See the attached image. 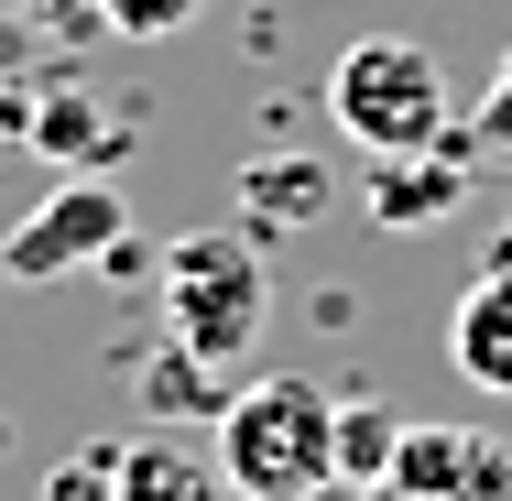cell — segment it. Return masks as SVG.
Listing matches in <instances>:
<instances>
[{
    "label": "cell",
    "instance_id": "1",
    "mask_svg": "<svg viewBox=\"0 0 512 501\" xmlns=\"http://www.w3.org/2000/svg\"><path fill=\"white\" fill-rule=\"evenodd\" d=\"M207 447H218L229 501H306L338 480V393H316L306 371L240 382L207 414Z\"/></svg>",
    "mask_w": 512,
    "mask_h": 501
},
{
    "label": "cell",
    "instance_id": "2",
    "mask_svg": "<svg viewBox=\"0 0 512 501\" xmlns=\"http://www.w3.org/2000/svg\"><path fill=\"white\" fill-rule=\"evenodd\" d=\"M153 284H164V338H175L186 360H207V371L251 360V338H262V316H273V273H262V251H251L240 229H186Z\"/></svg>",
    "mask_w": 512,
    "mask_h": 501
},
{
    "label": "cell",
    "instance_id": "3",
    "mask_svg": "<svg viewBox=\"0 0 512 501\" xmlns=\"http://www.w3.org/2000/svg\"><path fill=\"white\" fill-rule=\"evenodd\" d=\"M327 120L371 164L382 153H425V142H447V77H436V55L414 33H360L327 66Z\"/></svg>",
    "mask_w": 512,
    "mask_h": 501
},
{
    "label": "cell",
    "instance_id": "4",
    "mask_svg": "<svg viewBox=\"0 0 512 501\" xmlns=\"http://www.w3.org/2000/svg\"><path fill=\"white\" fill-rule=\"evenodd\" d=\"M120 229H131L120 186H109V175H66V186L33 207L22 229H0V273H11V284H55V273H88V262H109V251H120Z\"/></svg>",
    "mask_w": 512,
    "mask_h": 501
},
{
    "label": "cell",
    "instance_id": "5",
    "mask_svg": "<svg viewBox=\"0 0 512 501\" xmlns=\"http://www.w3.org/2000/svg\"><path fill=\"white\" fill-rule=\"evenodd\" d=\"M371 501H512V447L491 425H404Z\"/></svg>",
    "mask_w": 512,
    "mask_h": 501
},
{
    "label": "cell",
    "instance_id": "6",
    "mask_svg": "<svg viewBox=\"0 0 512 501\" xmlns=\"http://www.w3.org/2000/svg\"><path fill=\"white\" fill-rule=\"evenodd\" d=\"M458 197H469V153H458V131L425 142V153H382V164H371V229H393V240L458 218Z\"/></svg>",
    "mask_w": 512,
    "mask_h": 501
},
{
    "label": "cell",
    "instance_id": "7",
    "mask_svg": "<svg viewBox=\"0 0 512 501\" xmlns=\"http://www.w3.org/2000/svg\"><path fill=\"white\" fill-rule=\"evenodd\" d=\"M447 360H458L469 393H512V262L447 305Z\"/></svg>",
    "mask_w": 512,
    "mask_h": 501
},
{
    "label": "cell",
    "instance_id": "8",
    "mask_svg": "<svg viewBox=\"0 0 512 501\" xmlns=\"http://www.w3.org/2000/svg\"><path fill=\"white\" fill-rule=\"evenodd\" d=\"M109 501H229V480H218V447L131 436V447H120V491H109Z\"/></svg>",
    "mask_w": 512,
    "mask_h": 501
},
{
    "label": "cell",
    "instance_id": "9",
    "mask_svg": "<svg viewBox=\"0 0 512 501\" xmlns=\"http://www.w3.org/2000/svg\"><path fill=\"white\" fill-rule=\"evenodd\" d=\"M338 197V175L306 164V153H262V164H240V218L251 229H316Z\"/></svg>",
    "mask_w": 512,
    "mask_h": 501
},
{
    "label": "cell",
    "instance_id": "10",
    "mask_svg": "<svg viewBox=\"0 0 512 501\" xmlns=\"http://www.w3.org/2000/svg\"><path fill=\"white\" fill-rule=\"evenodd\" d=\"M22 153H44L55 175H99L120 142H109V109L88 99V88H44V99H33V131H22Z\"/></svg>",
    "mask_w": 512,
    "mask_h": 501
},
{
    "label": "cell",
    "instance_id": "11",
    "mask_svg": "<svg viewBox=\"0 0 512 501\" xmlns=\"http://www.w3.org/2000/svg\"><path fill=\"white\" fill-rule=\"evenodd\" d=\"M393 447H404V414H393V403H382V393H338V480L382 491Z\"/></svg>",
    "mask_w": 512,
    "mask_h": 501
},
{
    "label": "cell",
    "instance_id": "12",
    "mask_svg": "<svg viewBox=\"0 0 512 501\" xmlns=\"http://www.w3.org/2000/svg\"><path fill=\"white\" fill-rule=\"evenodd\" d=\"M142 393H153V414H218L229 393H207V360H186L175 338H164V360H142Z\"/></svg>",
    "mask_w": 512,
    "mask_h": 501
},
{
    "label": "cell",
    "instance_id": "13",
    "mask_svg": "<svg viewBox=\"0 0 512 501\" xmlns=\"http://www.w3.org/2000/svg\"><path fill=\"white\" fill-rule=\"evenodd\" d=\"M88 11H99L120 44H164V33H186V22H197L207 0H88Z\"/></svg>",
    "mask_w": 512,
    "mask_h": 501
},
{
    "label": "cell",
    "instance_id": "14",
    "mask_svg": "<svg viewBox=\"0 0 512 501\" xmlns=\"http://www.w3.org/2000/svg\"><path fill=\"white\" fill-rule=\"evenodd\" d=\"M120 491V447H77V458H55V480L44 501H109Z\"/></svg>",
    "mask_w": 512,
    "mask_h": 501
},
{
    "label": "cell",
    "instance_id": "15",
    "mask_svg": "<svg viewBox=\"0 0 512 501\" xmlns=\"http://www.w3.org/2000/svg\"><path fill=\"white\" fill-rule=\"evenodd\" d=\"M458 153L480 164V153H502L512 164V55H502V77H491V99L469 109V131H458Z\"/></svg>",
    "mask_w": 512,
    "mask_h": 501
},
{
    "label": "cell",
    "instance_id": "16",
    "mask_svg": "<svg viewBox=\"0 0 512 501\" xmlns=\"http://www.w3.org/2000/svg\"><path fill=\"white\" fill-rule=\"evenodd\" d=\"M22 131H33V88L0 77V153H22Z\"/></svg>",
    "mask_w": 512,
    "mask_h": 501
},
{
    "label": "cell",
    "instance_id": "17",
    "mask_svg": "<svg viewBox=\"0 0 512 501\" xmlns=\"http://www.w3.org/2000/svg\"><path fill=\"white\" fill-rule=\"evenodd\" d=\"M33 11H88V0H33Z\"/></svg>",
    "mask_w": 512,
    "mask_h": 501
}]
</instances>
